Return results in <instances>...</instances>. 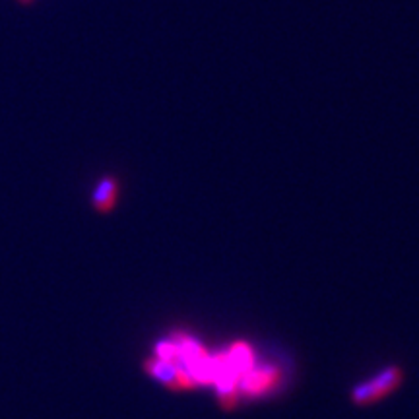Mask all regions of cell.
<instances>
[{
  "label": "cell",
  "instance_id": "cell-7",
  "mask_svg": "<svg viewBox=\"0 0 419 419\" xmlns=\"http://www.w3.org/2000/svg\"><path fill=\"white\" fill-rule=\"evenodd\" d=\"M229 363L233 367L245 369L251 365V348L247 344H235L229 351Z\"/></svg>",
  "mask_w": 419,
  "mask_h": 419
},
{
  "label": "cell",
  "instance_id": "cell-6",
  "mask_svg": "<svg viewBox=\"0 0 419 419\" xmlns=\"http://www.w3.org/2000/svg\"><path fill=\"white\" fill-rule=\"evenodd\" d=\"M179 351H181V358H186L191 363H204L208 359V353L206 350L202 348V344L200 342H196L194 338H188V336H183L181 334L179 336Z\"/></svg>",
  "mask_w": 419,
  "mask_h": 419
},
{
  "label": "cell",
  "instance_id": "cell-9",
  "mask_svg": "<svg viewBox=\"0 0 419 419\" xmlns=\"http://www.w3.org/2000/svg\"><path fill=\"white\" fill-rule=\"evenodd\" d=\"M21 4H29V2H34V0H20Z\"/></svg>",
  "mask_w": 419,
  "mask_h": 419
},
{
  "label": "cell",
  "instance_id": "cell-8",
  "mask_svg": "<svg viewBox=\"0 0 419 419\" xmlns=\"http://www.w3.org/2000/svg\"><path fill=\"white\" fill-rule=\"evenodd\" d=\"M158 358L175 363V361L181 358V351L179 348H177V345H173L171 342H161V344L158 345Z\"/></svg>",
  "mask_w": 419,
  "mask_h": 419
},
{
  "label": "cell",
  "instance_id": "cell-1",
  "mask_svg": "<svg viewBox=\"0 0 419 419\" xmlns=\"http://www.w3.org/2000/svg\"><path fill=\"white\" fill-rule=\"evenodd\" d=\"M404 383V369L398 365H388L377 377L369 378L365 383H359L351 388V404L355 405H371L386 398L388 394L396 390Z\"/></svg>",
  "mask_w": 419,
  "mask_h": 419
},
{
  "label": "cell",
  "instance_id": "cell-3",
  "mask_svg": "<svg viewBox=\"0 0 419 419\" xmlns=\"http://www.w3.org/2000/svg\"><path fill=\"white\" fill-rule=\"evenodd\" d=\"M118 200V183L115 177H101L97 181L94 194H91V206L96 208V212L109 213L113 208L117 206Z\"/></svg>",
  "mask_w": 419,
  "mask_h": 419
},
{
  "label": "cell",
  "instance_id": "cell-5",
  "mask_svg": "<svg viewBox=\"0 0 419 419\" xmlns=\"http://www.w3.org/2000/svg\"><path fill=\"white\" fill-rule=\"evenodd\" d=\"M218 400H220V405L223 410H233L237 405V392H239V386L235 383V378H231L229 375L221 377L218 380Z\"/></svg>",
  "mask_w": 419,
  "mask_h": 419
},
{
  "label": "cell",
  "instance_id": "cell-2",
  "mask_svg": "<svg viewBox=\"0 0 419 419\" xmlns=\"http://www.w3.org/2000/svg\"><path fill=\"white\" fill-rule=\"evenodd\" d=\"M148 377L158 380L159 385L167 386L169 390H194L198 386V380L188 369H183L177 363L165 361L159 358H148L142 363Z\"/></svg>",
  "mask_w": 419,
  "mask_h": 419
},
{
  "label": "cell",
  "instance_id": "cell-4",
  "mask_svg": "<svg viewBox=\"0 0 419 419\" xmlns=\"http://www.w3.org/2000/svg\"><path fill=\"white\" fill-rule=\"evenodd\" d=\"M276 380H278V371L274 367L247 371V375L243 377V390L248 394H261V392L268 390L270 386H274Z\"/></svg>",
  "mask_w": 419,
  "mask_h": 419
}]
</instances>
